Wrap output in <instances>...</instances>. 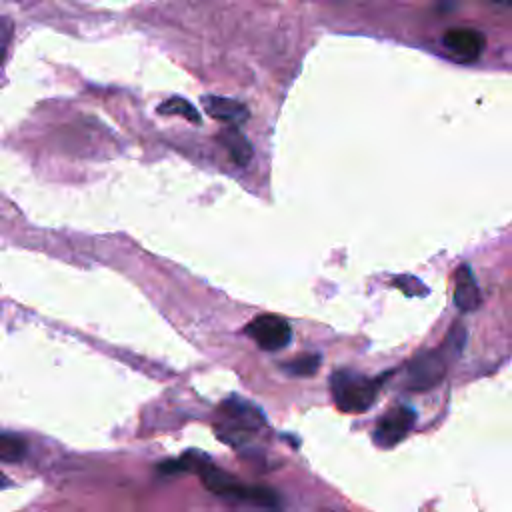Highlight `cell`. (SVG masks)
I'll return each instance as SVG.
<instances>
[{
	"label": "cell",
	"instance_id": "9",
	"mask_svg": "<svg viewBox=\"0 0 512 512\" xmlns=\"http://www.w3.org/2000/svg\"><path fill=\"white\" fill-rule=\"evenodd\" d=\"M222 410L228 414L230 422H234L232 428L244 430V428H258L264 424V414L260 412V408L238 396L228 398L222 404Z\"/></svg>",
	"mask_w": 512,
	"mask_h": 512
},
{
	"label": "cell",
	"instance_id": "8",
	"mask_svg": "<svg viewBox=\"0 0 512 512\" xmlns=\"http://www.w3.org/2000/svg\"><path fill=\"white\" fill-rule=\"evenodd\" d=\"M202 106L212 118L224 122L226 126H240L248 118V108L232 98L206 94L202 96Z\"/></svg>",
	"mask_w": 512,
	"mask_h": 512
},
{
	"label": "cell",
	"instance_id": "7",
	"mask_svg": "<svg viewBox=\"0 0 512 512\" xmlns=\"http://www.w3.org/2000/svg\"><path fill=\"white\" fill-rule=\"evenodd\" d=\"M454 304L462 312H474L482 304L480 288L468 264L458 266V270L454 272Z\"/></svg>",
	"mask_w": 512,
	"mask_h": 512
},
{
	"label": "cell",
	"instance_id": "2",
	"mask_svg": "<svg viewBox=\"0 0 512 512\" xmlns=\"http://www.w3.org/2000/svg\"><path fill=\"white\" fill-rule=\"evenodd\" d=\"M330 390L338 410L356 414L366 412L378 394V382L354 370H336L330 376Z\"/></svg>",
	"mask_w": 512,
	"mask_h": 512
},
{
	"label": "cell",
	"instance_id": "14",
	"mask_svg": "<svg viewBox=\"0 0 512 512\" xmlns=\"http://www.w3.org/2000/svg\"><path fill=\"white\" fill-rule=\"evenodd\" d=\"M394 286L400 288L408 296H422L428 292V288L414 276H398V278H394Z\"/></svg>",
	"mask_w": 512,
	"mask_h": 512
},
{
	"label": "cell",
	"instance_id": "1",
	"mask_svg": "<svg viewBox=\"0 0 512 512\" xmlns=\"http://www.w3.org/2000/svg\"><path fill=\"white\" fill-rule=\"evenodd\" d=\"M194 472L202 478L204 486L212 494H216L224 500L246 502V504L262 508V510H278L280 508V496L272 488L260 486V484H246V482L230 476L222 468L214 466L206 454H200V452L196 454Z\"/></svg>",
	"mask_w": 512,
	"mask_h": 512
},
{
	"label": "cell",
	"instance_id": "17",
	"mask_svg": "<svg viewBox=\"0 0 512 512\" xmlns=\"http://www.w3.org/2000/svg\"><path fill=\"white\" fill-rule=\"evenodd\" d=\"M324 512H338V510H324Z\"/></svg>",
	"mask_w": 512,
	"mask_h": 512
},
{
	"label": "cell",
	"instance_id": "10",
	"mask_svg": "<svg viewBox=\"0 0 512 512\" xmlns=\"http://www.w3.org/2000/svg\"><path fill=\"white\" fill-rule=\"evenodd\" d=\"M222 146L228 150L230 158L240 164L246 166L252 160V146L246 140V136L236 128V126H226L220 134H218Z\"/></svg>",
	"mask_w": 512,
	"mask_h": 512
},
{
	"label": "cell",
	"instance_id": "13",
	"mask_svg": "<svg viewBox=\"0 0 512 512\" xmlns=\"http://www.w3.org/2000/svg\"><path fill=\"white\" fill-rule=\"evenodd\" d=\"M320 366L318 354H302L298 358H292L282 366V370L290 376H312Z\"/></svg>",
	"mask_w": 512,
	"mask_h": 512
},
{
	"label": "cell",
	"instance_id": "3",
	"mask_svg": "<svg viewBox=\"0 0 512 512\" xmlns=\"http://www.w3.org/2000/svg\"><path fill=\"white\" fill-rule=\"evenodd\" d=\"M446 366H448V356L442 352V348L416 354L406 366V388L414 392H424L434 388L444 380Z\"/></svg>",
	"mask_w": 512,
	"mask_h": 512
},
{
	"label": "cell",
	"instance_id": "6",
	"mask_svg": "<svg viewBox=\"0 0 512 512\" xmlns=\"http://www.w3.org/2000/svg\"><path fill=\"white\" fill-rule=\"evenodd\" d=\"M442 44L460 60H476L484 50V36L472 28H450L442 36Z\"/></svg>",
	"mask_w": 512,
	"mask_h": 512
},
{
	"label": "cell",
	"instance_id": "11",
	"mask_svg": "<svg viewBox=\"0 0 512 512\" xmlns=\"http://www.w3.org/2000/svg\"><path fill=\"white\" fill-rule=\"evenodd\" d=\"M26 454V442L22 436L14 432L0 430V460L2 462H18Z\"/></svg>",
	"mask_w": 512,
	"mask_h": 512
},
{
	"label": "cell",
	"instance_id": "12",
	"mask_svg": "<svg viewBox=\"0 0 512 512\" xmlns=\"http://www.w3.org/2000/svg\"><path fill=\"white\" fill-rule=\"evenodd\" d=\"M156 110H158V114H178V116H184L186 120H190L194 124L200 122L198 110L188 100H184L180 96H172V98L164 100L162 104H158Z\"/></svg>",
	"mask_w": 512,
	"mask_h": 512
},
{
	"label": "cell",
	"instance_id": "4",
	"mask_svg": "<svg viewBox=\"0 0 512 512\" xmlns=\"http://www.w3.org/2000/svg\"><path fill=\"white\" fill-rule=\"evenodd\" d=\"M246 334L262 348V350H280L288 346L292 338V330L288 322L274 314L256 316L252 322L246 324Z\"/></svg>",
	"mask_w": 512,
	"mask_h": 512
},
{
	"label": "cell",
	"instance_id": "5",
	"mask_svg": "<svg viewBox=\"0 0 512 512\" xmlns=\"http://www.w3.org/2000/svg\"><path fill=\"white\" fill-rule=\"evenodd\" d=\"M416 414L410 406H398L388 410L376 424L374 430V442L380 448L396 446L414 426Z\"/></svg>",
	"mask_w": 512,
	"mask_h": 512
},
{
	"label": "cell",
	"instance_id": "16",
	"mask_svg": "<svg viewBox=\"0 0 512 512\" xmlns=\"http://www.w3.org/2000/svg\"><path fill=\"white\" fill-rule=\"evenodd\" d=\"M8 486H12L10 478H6V476L0 472V488H8Z\"/></svg>",
	"mask_w": 512,
	"mask_h": 512
},
{
	"label": "cell",
	"instance_id": "15",
	"mask_svg": "<svg viewBox=\"0 0 512 512\" xmlns=\"http://www.w3.org/2000/svg\"><path fill=\"white\" fill-rule=\"evenodd\" d=\"M12 30H14L12 20L0 16V66H2L4 56H6V52H8V44H10V40H12Z\"/></svg>",
	"mask_w": 512,
	"mask_h": 512
}]
</instances>
